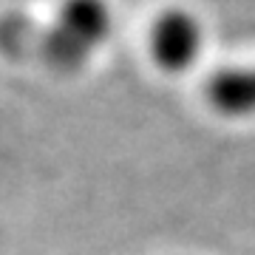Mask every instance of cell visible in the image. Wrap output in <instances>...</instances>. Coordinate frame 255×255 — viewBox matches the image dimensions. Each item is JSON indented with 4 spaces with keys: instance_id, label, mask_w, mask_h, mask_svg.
I'll return each instance as SVG.
<instances>
[{
    "instance_id": "cell-1",
    "label": "cell",
    "mask_w": 255,
    "mask_h": 255,
    "mask_svg": "<svg viewBox=\"0 0 255 255\" xmlns=\"http://www.w3.org/2000/svg\"><path fill=\"white\" fill-rule=\"evenodd\" d=\"M111 9L105 0H63L48 26L9 14L0 20V48L14 57H37L57 71H77L108 40Z\"/></svg>"
},
{
    "instance_id": "cell-2",
    "label": "cell",
    "mask_w": 255,
    "mask_h": 255,
    "mask_svg": "<svg viewBox=\"0 0 255 255\" xmlns=\"http://www.w3.org/2000/svg\"><path fill=\"white\" fill-rule=\"evenodd\" d=\"M204 34L199 20L184 9H170L150 28V54L164 71H184L196 63Z\"/></svg>"
},
{
    "instance_id": "cell-3",
    "label": "cell",
    "mask_w": 255,
    "mask_h": 255,
    "mask_svg": "<svg viewBox=\"0 0 255 255\" xmlns=\"http://www.w3.org/2000/svg\"><path fill=\"white\" fill-rule=\"evenodd\" d=\"M207 94L210 102L224 114H255V68L216 74Z\"/></svg>"
}]
</instances>
